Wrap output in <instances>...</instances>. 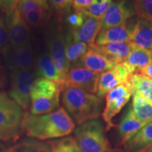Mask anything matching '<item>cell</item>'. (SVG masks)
I'll use <instances>...</instances> for the list:
<instances>
[{
	"label": "cell",
	"mask_w": 152,
	"mask_h": 152,
	"mask_svg": "<svg viewBox=\"0 0 152 152\" xmlns=\"http://www.w3.org/2000/svg\"><path fill=\"white\" fill-rule=\"evenodd\" d=\"M48 142L50 144L51 152H82L73 137L55 139Z\"/></svg>",
	"instance_id": "obj_28"
},
{
	"label": "cell",
	"mask_w": 152,
	"mask_h": 152,
	"mask_svg": "<svg viewBox=\"0 0 152 152\" xmlns=\"http://www.w3.org/2000/svg\"><path fill=\"white\" fill-rule=\"evenodd\" d=\"M4 20L11 45L16 47H23L29 45L30 29L18 9L6 13Z\"/></svg>",
	"instance_id": "obj_11"
},
{
	"label": "cell",
	"mask_w": 152,
	"mask_h": 152,
	"mask_svg": "<svg viewBox=\"0 0 152 152\" xmlns=\"http://www.w3.org/2000/svg\"><path fill=\"white\" fill-rule=\"evenodd\" d=\"M74 134L82 152H106L111 149L104 134L103 123L99 119L90 120L78 125Z\"/></svg>",
	"instance_id": "obj_5"
},
{
	"label": "cell",
	"mask_w": 152,
	"mask_h": 152,
	"mask_svg": "<svg viewBox=\"0 0 152 152\" xmlns=\"http://www.w3.org/2000/svg\"><path fill=\"white\" fill-rule=\"evenodd\" d=\"M132 111L135 117L142 123H152V102L137 93H133Z\"/></svg>",
	"instance_id": "obj_24"
},
{
	"label": "cell",
	"mask_w": 152,
	"mask_h": 152,
	"mask_svg": "<svg viewBox=\"0 0 152 152\" xmlns=\"http://www.w3.org/2000/svg\"><path fill=\"white\" fill-rule=\"evenodd\" d=\"M99 75L100 73L75 64L66 76L62 85V90L65 87H71L80 89L90 94H95L97 92Z\"/></svg>",
	"instance_id": "obj_8"
},
{
	"label": "cell",
	"mask_w": 152,
	"mask_h": 152,
	"mask_svg": "<svg viewBox=\"0 0 152 152\" xmlns=\"http://www.w3.org/2000/svg\"><path fill=\"white\" fill-rule=\"evenodd\" d=\"M1 52L6 64L10 70L31 71L33 67L35 58L30 44L23 47H16L9 44Z\"/></svg>",
	"instance_id": "obj_10"
},
{
	"label": "cell",
	"mask_w": 152,
	"mask_h": 152,
	"mask_svg": "<svg viewBox=\"0 0 152 152\" xmlns=\"http://www.w3.org/2000/svg\"><path fill=\"white\" fill-rule=\"evenodd\" d=\"M134 152H152V144L148 146V147L144 148L141 150H139V151H134Z\"/></svg>",
	"instance_id": "obj_37"
},
{
	"label": "cell",
	"mask_w": 152,
	"mask_h": 152,
	"mask_svg": "<svg viewBox=\"0 0 152 152\" xmlns=\"http://www.w3.org/2000/svg\"><path fill=\"white\" fill-rule=\"evenodd\" d=\"M152 144V123H149L124 144L127 152L141 150Z\"/></svg>",
	"instance_id": "obj_22"
},
{
	"label": "cell",
	"mask_w": 152,
	"mask_h": 152,
	"mask_svg": "<svg viewBox=\"0 0 152 152\" xmlns=\"http://www.w3.org/2000/svg\"><path fill=\"white\" fill-rule=\"evenodd\" d=\"M26 23L34 27H42L46 25L51 16V10L49 7H43L30 10L21 15Z\"/></svg>",
	"instance_id": "obj_26"
},
{
	"label": "cell",
	"mask_w": 152,
	"mask_h": 152,
	"mask_svg": "<svg viewBox=\"0 0 152 152\" xmlns=\"http://www.w3.org/2000/svg\"><path fill=\"white\" fill-rule=\"evenodd\" d=\"M24 113L5 92L0 93V141H16L20 136Z\"/></svg>",
	"instance_id": "obj_4"
},
{
	"label": "cell",
	"mask_w": 152,
	"mask_h": 152,
	"mask_svg": "<svg viewBox=\"0 0 152 152\" xmlns=\"http://www.w3.org/2000/svg\"><path fill=\"white\" fill-rule=\"evenodd\" d=\"M132 29H130L126 23L119 26L101 30L96 38L95 43L98 46H103L111 42H131Z\"/></svg>",
	"instance_id": "obj_17"
},
{
	"label": "cell",
	"mask_w": 152,
	"mask_h": 152,
	"mask_svg": "<svg viewBox=\"0 0 152 152\" xmlns=\"http://www.w3.org/2000/svg\"><path fill=\"white\" fill-rule=\"evenodd\" d=\"M53 7L60 12L66 11L70 9L73 0H51Z\"/></svg>",
	"instance_id": "obj_32"
},
{
	"label": "cell",
	"mask_w": 152,
	"mask_h": 152,
	"mask_svg": "<svg viewBox=\"0 0 152 152\" xmlns=\"http://www.w3.org/2000/svg\"><path fill=\"white\" fill-rule=\"evenodd\" d=\"M47 45L49 54L61 79V88L62 91L63 83L71 69V64L66 58L65 37L60 28L51 30L47 38Z\"/></svg>",
	"instance_id": "obj_7"
},
{
	"label": "cell",
	"mask_w": 152,
	"mask_h": 152,
	"mask_svg": "<svg viewBox=\"0 0 152 152\" xmlns=\"http://www.w3.org/2000/svg\"><path fill=\"white\" fill-rule=\"evenodd\" d=\"M152 63L151 51L135 47L121 64L126 68L130 75L138 73L139 71Z\"/></svg>",
	"instance_id": "obj_19"
},
{
	"label": "cell",
	"mask_w": 152,
	"mask_h": 152,
	"mask_svg": "<svg viewBox=\"0 0 152 152\" xmlns=\"http://www.w3.org/2000/svg\"><path fill=\"white\" fill-rule=\"evenodd\" d=\"M106 152H125L120 149H111Z\"/></svg>",
	"instance_id": "obj_39"
},
{
	"label": "cell",
	"mask_w": 152,
	"mask_h": 152,
	"mask_svg": "<svg viewBox=\"0 0 152 152\" xmlns=\"http://www.w3.org/2000/svg\"><path fill=\"white\" fill-rule=\"evenodd\" d=\"M0 152H8V150L4 147V145L1 143H0Z\"/></svg>",
	"instance_id": "obj_38"
},
{
	"label": "cell",
	"mask_w": 152,
	"mask_h": 152,
	"mask_svg": "<svg viewBox=\"0 0 152 152\" xmlns=\"http://www.w3.org/2000/svg\"><path fill=\"white\" fill-rule=\"evenodd\" d=\"M130 73L122 64H119L109 71L101 73L98 81L96 96L102 99L115 87L127 85Z\"/></svg>",
	"instance_id": "obj_13"
},
{
	"label": "cell",
	"mask_w": 152,
	"mask_h": 152,
	"mask_svg": "<svg viewBox=\"0 0 152 152\" xmlns=\"http://www.w3.org/2000/svg\"><path fill=\"white\" fill-rule=\"evenodd\" d=\"M92 4H111V0H92Z\"/></svg>",
	"instance_id": "obj_36"
},
{
	"label": "cell",
	"mask_w": 152,
	"mask_h": 152,
	"mask_svg": "<svg viewBox=\"0 0 152 152\" xmlns=\"http://www.w3.org/2000/svg\"><path fill=\"white\" fill-rule=\"evenodd\" d=\"M138 73L142 74V75L147 76L149 78L152 79V63L145 67L141 68L138 72Z\"/></svg>",
	"instance_id": "obj_35"
},
{
	"label": "cell",
	"mask_w": 152,
	"mask_h": 152,
	"mask_svg": "<svg viewBox=\"0 0 152 152\" xmlns=\"http://www.w3.org/2000/svg\"><path fill=\"white\" fill-rule=\"evenodd\" d=\"M91 3L92 0H73L72 4L76 12H82L87 11Z\"/></svg>",
	"instance_id": "obj_34"
},
{
	"label": "cell",
	"mask_w": 152,
	"mask_h": 152,
	"mask_svg": "<svg viewBox=\"0 0 152 152\" xmlns=\"http://www.w3.org/2000/svg\"><path fill=\"white\" fill-rule=\"evenodd\" d=\"M75 64H81L83 67L98 73L109 71L116 66L106 58L96 44L88 45L87 52L80 58L79 63Z\"/></svg>",
	"instance_id": "obj_14"
},
{
	"label": "cell",
	"mask_w": 152,
	"mask_h": 152,
	"mask_svg": "<svg viewBox=\"0 0 152 152\" xmlns=\"http://www.w3.org/2000/svg\"><path fill=\"white\" fill-rule=\"evenodd\" d=\"M131 42L142 49H152V21L138 18L132 31Z\"/></svg>",
	"instance_id": "obj_16"
},
{
	"label": "cell",
	"mask_w": 152,
	"mask_h": 152,
	"mask_svg": "<svg viewBox=\"0 0 152 152\" xmlns=\"http://www.w3.org/2000/svg\"><path fill=\"white\" fill-rule=\"evenodd\" d=\"M131 96L132 92L128 85H118L106 95V106L102 117L107 125L106 130H109L114 126L112 119L130 101Z\"/></svg>",
	"instance_id": "obj_9"
},
{
	"label": "cell",
	"mask_w": 152,
	"mask_h": 152,
	"mask_svg": "<svg viewBox=\"0 0 152 152\" xmlns=\"http://www.w3.org/2000/svg\"><path fill=\"white\" fill-rule=\"evenodd\" d=\"M8 152H51V147L49 142L30 137L24 139L12 146Z\"/></svg>",
	"instance_id": "obj_25"
},
{
	"label": "cell",
	"mask_w": 152,
	"mask_h": 152,
	"mask_svg": "<svg viewBox=\"0 0 152 152\" xmlns=\"http://www.w3.org/2000/svg\"><path fill=\"white\" fill-rule=\"evenodd\" d=\"M2 80H1V77H0V86H1V84H2Z\"/></svg>",
	"instance_id": "obj_40"
},
{
	"label": "cell",
	"mask_w": 152,
	"mask_h": 152,
	"mask_svg": "<svg viewBox=\"0 0 152 152\" xmlns=\"http://www.w3.org/2000/svg\"><path fill=\"white\" fill-rule=\"evenodd\" d=\"M151 58H152V49H151Z\"/></svg>",
	"instance_id": "obj_41"
},
{
	"label": "cell",
	"mask_w": 152,
	"mask_h": 152,
	"mask_svg": "<svg viewBox=\"0 0 152 152\" xmlns=\"http://www.w3.org/2000/svg\"><path fill=\"white\" fill-rule=\"evenodd\" d=\"M102 28L101 19L89 15L83 26L77 29L71 30L70 34L74 42H83L90 45L95 43L96 38Z\"/></svg>",
	"instance_id": "obj_15"
},
{
	"label": "cell",
	"mask_w": 152,
	"mask_h": 152,
	"mask_svg": "<svg viewBox=\"0 0 152 152\" xmlns=\"http://www.w3.org/2000/svg\"><path fill=\"white\" fill-rule=\"evenodd\" d=\"M128 86L132 94L137 93L152 102V79L140 73L130 75Z\"/></svg>",
	"instance_id": "obj_23"
},
{
	"label": "cell",
	"mask_w": 152,
	"mask_h": 152,
	"mask_svg": "<svg viewBox=\"0 0 152 152\" xmlns=\"http://www.w3.org/2000/svg\"><path fill=\"white\" fill-rule=\"evenodd\" d=\"M134 14V0H123L119 2L111 3L101 18L102 30L121 26Z\"/></svg>",
	"instance_id": "obj_12"
},
{
	"label": "cell",
	"mask_w": 152,
	"mask_h": 152,
	"mask_svg": "<svg viewBox=\"0 0 152 152\" xmlns=\"http://www.w3.org/2000/svg\"><path fill=\"white\" fill-rule=\"evenodd\" d=\"M147 124L139 121L133 113L132 107H129L118 127L122 144H124Z\"/></svg>",
	"instance_id": "obj_20"
},
{
	"label": "cell",
	"mask_w": 152,
	"mask_h": 152,
	"mask_svg": "<svg viewBox=\"0 0 152 152\" xmlns=\"http://www.w3.org/2000/svg\"><path fill=\"white\" fill-rule=\"evenodd\" d=\"M60 85L52 80L37 77L30 92V113L32 115H42L59 109Z\"/></svg>",
	"instance_id": "obj_3"
},
{
	"label": "cell",
	"mask_w": 152,
	"mask_h": 152,
	"mask_svg": "<svg viewBox=\"0 0 152 152\" xmlns=\"http://www.w3.org/2000/svg\"><path fill=\"white\" fill-rule=\"evenodd\" d=\"M89 15L90 14L87 13V11H82V12H75L68 16L66 21L70 27L71 28V30L77 29L83 26Z\"/></svg>",
	"instance_id": "obj_30"
},
{
	"label": "cell",
	"mask_w": 152,
	"mask_h": 152,
	"mask_svg": "<svg viewBox=\"0 0 152 152\" xmlns=\"http://www.w3.org/2000/svg\"><path fill=\"white\" fill-rule=\"evenodd\" d=\"M22 131L28 137L39 140H55L67 136L75 129V123L64 107L42 115L25 112Z\"/></svg>",
	"instance_id": "obj_1"
},
{
	"label": "cell",
	"mask_w": 152,
	"mask_h": 152,
	"mask_svg": "<svg viewBox=\"0 0 152 152\" xmlns=\"http://www.w3.org/2000/svg\"><path fill=\"white\" fill-rule=\"evenodd\" d=\"M20 0H0V11L8 12L17 9Z\"/></svg>",
	"instance_id": "obj_33"
},
{
	"label": "cell",
	"mask_w": 152,
	"mask_h": 152,
	"mask_svg": "<svg viewBox=\"0 0 152 152\" xmlns=\"http://www.w3.org/2000/svg\"><path fill=\"white\" fill-rule=\"evenodd\" d=\"M35 77V73L28 70H10L11 83L8 95L23 110L30 106V92Z\"/></svg>",
	"instance_id": "obj_6"
},
{
	"label": "cell",
	"mask_w": 152,
	"mask_h": 152,
	"mask_svg": "<svg viewBox=\"0 0 152 152\" xmlns=\"http://www.w3.org/2000/svg\"><path fill=\"white\" fill-rule=\"evenodd\" d=\"M135 47L136 45L132 42H111L103 46H99L106 58L115 65L121 64Z\"/></svg>",
	"instance_id": "obj_18"
},
{
	"label": "cell",
	"mask_w": 152,
	"mask_h": 152,
	"mask_svg": "<svg viewBox=\"0 0 152 152\" xmlns=\"http://www.w3.org/2000/svg\"><path fill=\"white\" fill-rule=\"evenodd\" d=\"M61 92L64 109L76 124L96 119L102 113L103 102L97 96L71 87H65Z\"/></svg>",
	"instance_id": "obj_2"
},
{
	"label": "cell",
	"mask_w": 152,
	"mask_h": 152,
	"mask_svg": "<svg viewBox=\"0 0 152 152\" xmlns=\"http://www.w3.org/2000/svg\"><path fill=\"white\" fill-rule=\"evenodd\" d=\"M9 37L7 26L5 24L4 17L0 15V50H2L9 45Z\"/></svg>",
	"instance_id": "obj_31"
},
{
	"label": "cell",
	"mask_w": 152,
	"mask_h": 152,
	"mask_svg": "<svg viewBox=\"0 0 152 152\" xmlns=\"http://www.w3.org/2000/svg\"><path fill=\"white\" fill-rule=\"evenodd\" d=\"M35 75L36 77L54 81L61 87V79L49 52L42 53L36 59Z\"/></svg>",
	"instance_id": "obj_21"
},
{
	"label": "cell",
	"mask_w": 152,
	"mask_h": 152,
	"mask_svg": "<svg viewBox=\"0 0 152 152\" xmlns=\"http://www.w3.org/2000/svg\"><path fill=\"white\" fill-rule=\"evenodd\" d=\"M134 9L140 18L152 21V0H134Z\"/></svg>",
	"instance_id": "obj_29"
},
{
	"label": "cell",
	"mask_w": 152,
	"mask_h": 152,
	"mask_svg": "<svg viewBox=\"0 0 152 152\" xmlns=\"http://www.w3.org/2000/svg\"><path fill=\"white\" fill-rule=\"evenodd\" d=\"M66 55L70 63H75L87 52L88 45L83 42H74L71 34H68L65 37Z\"/></svg>",
	"instance_id": "obj_27"
}]
</instances>
